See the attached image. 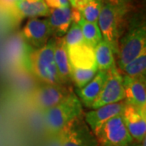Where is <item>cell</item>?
<instances>
[{
    "instance_id": "1",
    "label": "cell",
    "mask_w": 146,
    "mask_h": 146,
    "mask_svg": "<svg viewBox=\"0 0 146 146\" xmlns=\"http://www.w3.org/2000/svg\"><path fill=\"white\" fill-rule=\"evenodd\" d=\"M146 50V25L145 15L136 11L131 16L127 29L119 40L115 55L119 69Z\"/></svg>"
},
{
    "instance_id": "2",
    "label": "cell",
    "mask_w": 146,
    "mask_h": 146,
    "mask_svg": "<svg viewBox=\"0 0 146 146\" xmlns=\"http://www.w3.org/2000/svg\"><path fill=\"white\" fill-rule=\"evenodd\" d=\"M137 9L116 7L102 4L100 11L98 25L102 39L111 47L114 55L118 51L119 40L127 29L131 16Z\"/></svg>"
},
{
    "instance_id": "3",
    "label": "cell",
    "mask_w": 146,
    "mask_h": 146,
    "mask_svg": "<svg viewBox=\"0 0 146 146\" xmlns=\"http://www.w3.org/2000/svg\"><path fill=\"white\" fill-rule=\"evenodd\" d=\"M82 104L74 92L59 104L43 112L46 128L51 136H58L63 127L83 114Z\"/></svg>"
},
{
    "instance_id": "4",
    "label": "cell",
    "mask_w": 146,
    "mask_h": 146,
    "mask_svg": "<svg viewBox=\"0 0 146 146\" xmlns=\"http://www.w3.org/2000/svg\"><path fill=\"white\" fill-rule=\"evenodd\" d=\"M55 38L49 40L42 48L36 49L29 54V62L33 74L43 84H63L61 83L54 61Z\"/></svg>"
},
{
    "instance_id": "5",
    "label": "cell",
    "mask_w": 146,
    "mask_h": 146,
    "mask_svg": "<svg viewBox=\"0 0 146 146\" xmlns=\"http://www.w3.org/2000/svg\"><path fill=\"white\" fill-rule=\"evenodd\" d=\"M94 136L98 146H126L134 142L127 129L123 113L107 120Z\"/></svg>"
},
{
    "instance_id": "6",
    "label": "cell",
    "mask_w": 146,
    "mask_h": 146,
    "mask_svg": "<svg viewBox=\"0 0 146 146\" xmlns=\"http://www.w3.org/2000/svg\"><path fill=\"white\" fill-rule=\"evenodd\" d=\"M60 146H98L82 114L72 120L58 134Z\"/></svg>"
},
{
    "instance_id": "7",
    "label": "cell",
    "mask_w": 146,
    "mask_h": 146,
    "mask_svg": "<svg viewBox=\"0 0 146 146\" xmlns=\"http://www.w3.org/2000/svg\"><path fill=\"white\" fill-rule=\"evenodd\" d=\"M72 92V89L66 84H43L32 94L30 102L34 108L44 112L59 104Z\"/></svg>"
},
{
    "instance_id": "8",
    "label": "cell",
    "mask_w": 146,
    "mask_h": 146,
    "mask_svg": "<svg viewBox=\"0 0 146 146\" xmlns=\"http://www.w3.org/2000/svg\"><path fill=\"white\" fill-rule=\"evenodd\" d=\"M125 98L123 84V75L115 66L107 71V77L101 93L92 105V109H97L105 105L115 103Z\"/></svg>"
},
{
    "instance_id": "9",
    "label": "cell",
    "mask_w": 146,
    "mask_h": 146,
    "mask_svg": "<svg viewBox=\"0 0 146 146\" xmlns=\"http://www.w3.org/2000/svg\"><path fill=\"white\" fill-rule=\"evenodd\" d=\"M21 35L29 45L39 49L49 42L52 30L48 19L31 18L23 28Z\"/></svg>"
},
{
    "instance_id": "10",
    "label": "cell",
    "mask_w": 146,
    "mask_h": 146,
    "mask_svg": "<svg viewBox=\"0 0 146 146\" xmlns=\"http://www.w3.org/2000/svg\"><path fill=\"white\" fill-rule=\"evenodd\" d=\"M126 106L125 100L115 103L105 105L97 109H93L84 115V120L94 135L101 127L110 119L122 114Z\"/></svg>"
},
{
    "instance_id": "11",
    "label": "cell",
    "mask_w": 146,
    "mask_h": 146,
    "mask_svg": "<svg viewBox=\"0 0 146 146\" xmlns=\"http://www.w3.org/2000/svg\"><path fill=\"white\" fill-rule=\"evenodd\" d=\"M146 78H131L123 76V84L127 104L146 111Z\"/></svg>"
},
{
    "instance_id": "12",
    "label": "cell",
    "mask_w": 146,
    "mask_h": 146,
    "mask_svg": "<svg viewBox=\"0 0 146 146\" xmlns=\"http://www.w3.org/2000/svg\"><path fill=\"white\" fill-rule=\"evenodd\" d=\"M126 127L134 141L140 144L145 138L146 111L126 103L123 112Z\"/></svg>"
},
{
    "instance_id": "13",
    "label": "cell",
    "mask_w": 146,
    "mask_h": 146,
    "mask_svg": "<svg viewBox=\"0 0 146 146\" xmlns=\"http://www.w3.org/2000/svg\"><path fill=\"white\" fill-rule=\"evenodd\" d=\"M107 77V72L98 71L94 77L84 87L76 89V96L81 104L91 108L94 101L97 99L104 86Z\"/></svg>"
},
{
    "instance_id": "14",
    "label": "cell",
    "mask_w": 146,
    "mask_h": 146,
    "mask_svg": "<svg viewBox=\"0 0 146 146\" xmlns=\"http://www.w3.org/2000/svg\"><path fill=\"white\" fill-rule=\"evenodd\" d=\"M70 66L76 68H97L94 49L86 43L76 46L68 47Z\"/></svg>"
},
{
    "instance_id": "15",
    "label": "cell",
    "mask_w": 146,
    "mask_h": 146,
    "mask_svg": "<svg viewBox=\"0 0 146 146\" xmlns=\"http://www.w3.org/2000/svg\"><path fill=\"white\" fill-rule=\"evenodd\" d=\"M48 21L54 37L64 36L73 23L71 6L50 9Z\"/></svg>"
},
{
    "instance_id": "16",
    "label": "cell",
    "mask_w": 146,
    "mask_h": 146,
    "mask_svg": "<svg viewBox=\"0 0 146 146\" xmlns=\"http://www.w3.org/2000/svg\"><path fill=\"white\" fill-rule=\"evenodd\" d=\"M54 61L57 68L58 75L61 83L68 85L72 82L71 79V66L68 59V50L63 36L54 37Z\"/></svg>"
},
{
    "instance_id": "17",
    "label": "cell",
    "mask_w": 146,
    "mask_h": 146,
    "mask_svg": "<svg viewBox=\"0 0 146 146\" xmlns=\"http://www.w3.org/2000/svg\"><path fill=\"white\" fill-rule=\"evenodd\" d=\"M50 9L47 7L44 0L29 2L26 0H20L16 2V12L19 16L25 18H36L41 16H50Z\"/></svg>"
},
{
    "instance_id": "18",
    "label": "cell",
    "mask_w": 146,
    "mask_h": 146,
    "mask_svg": "<svg viewBox=\"0 0 146 146\" xmlns=\"http://www.w3.org/2000/svg\"><path fill=\"white\" fill-rule=\"evenodd\" d=\"M95 60L98 71L107 72L116 66L114 53L107 42L102 39L94 48Z\"/></svg>"
},
{
    "instance_id": "19",
    "label": "cell",
    "mask_w": 146,
    "mask_h": 146,
    "mask_svg": "<svg viewBox=\"0 0 146 146\" xmlns=\"http://www.w3.org/2000/svg\"><path fill=\"white\" fill-rule=\"evenodd\" d=\"M102 3L101 0H80L75 5L81 18L91 23H98Z\"/></svg>"
},
{
    "instance_id": "20",
    "label": "cell",
    "mask_w": 146,
    "mask_h": 146,
    "mask_svg": "<svg viewBox=\"0 0 146 146\" xmlns=\"http://www.w3.org/2000/svg\"><path fill=\"white\" fill-rule=\"evenodd\" d=\"M119 72L123 76H127L131 78L145 77L146 50L121 68Z\"/></svg>"
},
{
    "instance_id": "21",
    "label": "cell",
    "mask_w": 146,
    "mask_h": 146,
    "mask_svg": "<svg viewBox=\"0 0 146 146\" xmlns=\"http://www.w3.org/2000/svg\"><path fill=\"white\" fill-rule=\"evenodd\" d=\"M78 24L81 29L85 43L94 49L99 42L102 41V36L98 23H91L81 19Z\"/></svg>"
},
{
    "instance_id": "22",
    "label": "cell",
    "mask_w": 146,
    "mask_h": 146,
    "mask_svg": "<svg viewBox=\"0 0 146 146\" xmlns=\"http://www.w3.org/2000/svg\"><path fill=\"white\" fill-rule=\"evenodd\" d=\"M98 68H76L71 67V79L76 89L84 87L94 78L96 73L98 72Z\"/></svg>"
},
{
    "instance_id": "23",
    "label": "cell",
    "mask_w": 146,
    "mask_h": 146,
    "mask_svg": "<svg viewBox=\"0 0 146 146\" xmlns=\"http://www.w3.org/2000/svg\"><path fill=\"white\" fill-rule=\"evenodd\" d=\"M63 38H64L67 48L76 46H80L85 43L81 29L78 23L72 24V25L68 29V32L66 33V34L63 36Z\"/></svg>"
},
{
    "instance_id": "24",
    "label": "cell",
    "mask_w": 146,
    "mask_h": 146,
    "mask_svg": "<svg viewBox=\"0 0 146 146\" xmlns=\"http://www.w3.org/2000/svg\"><path fill=\"white\" fill-rule=\"evenodd\" d=\"M102 4L116 7H123V8H129V9H137L136 3L137 0H101Z\"/></svg>"
},
{
    "instance_id": "25",
    "label": "cell",
    "mask_w": 146,
    "mask_h": 146,
    "mask_svg": "<svg viewBox=\"0 0 146 146\" xmlns=\"http://www.w3.org/2000/svg\"><path fill=\"white\" fill-rule=\"evenodd\" d=\"M44 2L50 9L62 8L70 6L68 0H44Z\"/></svg>"
},
{
    "instance_id": "26",
    "label": "cell",
    "mask_w": 146,
    "mask_h": 146,
    "mask_svg": "<svg viewBox=\"0 0 146 146\" xmlns=\"http://www.w3.org/2000/svg\"><path fill=\"white\" fill-rule=\"evenodd\" d=\"M17 0H0V6L4 9L16 11V5Z\"/></svg>"
},
{
    "instance_id": "27",
    "label": "cell",
    "mask_w": 146,
    "mask_h": 146,
    "mask_svg": "<svg viewBox=\"0 0 146 146\" xmlns=\"http://www.w3.org/2000/svg\"><path fill=\"white\" fill-rule=\"evenodd\" d=\"M68 1H69L70 6H72V7H74L75 5L78 3L79 1H80V0H68Z\"/></svg>"
},
{
    "instance_id": "28",
    "label": "cell",
    "mask_w": 146,
    "mask_h": 146,
    "mask_svg": "<svg viewBox=\"0 0 146 146\" xmlns=\"http://www.w3.org/2000/svg\"><path fill=\"white\" fill-rule=\"evenodd\" d=\"M136 141H134V142H132V143H131V144H129V145H127L126 146H136Z\"/></svg>"
},
{
    "instance_id": "29",
    "label": "cell",
    "mask_w": 146,
    "mask_h": 146,
    "mask_svg": "<svg viewBox=\"0 0 146 146\" xmlns=\"http://www.w3.org/2000/svg\"><path fill=\"white\" fill-rule=\"evenodd\" d=\"M136 146H141V145H140V144H138V143H137V144H136Z\"/></svg>"
},
{
    "instance_id": "30",
    "label": "cell",
    "mask_w": 146,
    "mask_h": 146,
    "mask_svg": "<svg viewBox=\"0 0 146 146\" xmlns=\"http://www.w3.org/2000/svg\"><path fill=\"white\" fill-rule=\"evenodd\" d=\"M141 2H143V1H145V0H141Z\"/></svg>"
}]
</instances>
